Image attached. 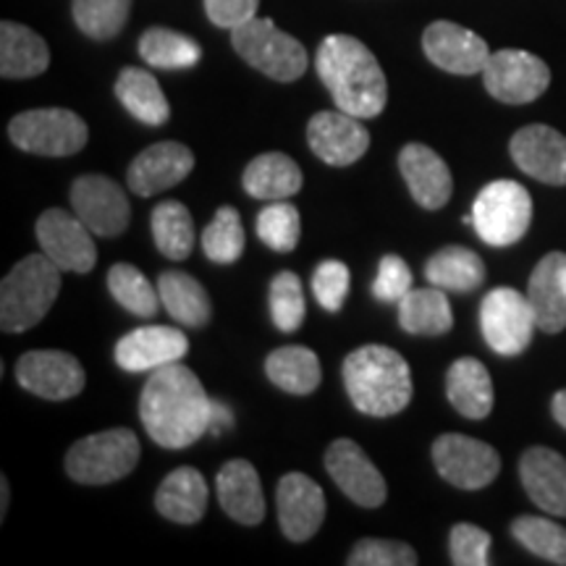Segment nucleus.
<instances>
[{
  "label": "nucleus",
  "mask_w": 566,
  "mask_h": 566,
  "mask_svg": "<svg viewBox=\"0 0 566 566\" xmlns=\"http://www.w3.org/2000/svg\"><path fill=\"white\" fill-rule=\"evenodd\" d=\"M412 283V271L405 260L399 254H386L373 281V296L384 304H399L415 289Z\"/></svg>",
  "instance_id": "obj_46"
},
{
  "label": "nucleus",
  "mask_w": 566,
  "mask_h": 566,
  "mask_svg": "<svg viewBox=\"0 0 566 566\" xmlns=\"http://www.w3.org/2000/svg\"><path fill=\"white\" fill-rule=\"evenodd\" d=\"M71 205L95 237H118L132 221L124 189L101 174L80 176L71 184Z\"/></svg>",
  "instance_id": "obj_14"
},
{
  "label": "nucleus",
  "mask_w": 566,
  "mask_h": 566,
  "mask_svg": "<svg viewBox=\"0 0 566 566\" xmlns=\"http://www.w3.org/2000/svg\"><path fill=\"white\" fill-rule=\"evenodd\" d=\"M218 501L239 525L254 527L265 520V495L258 470L247 459H231L216 475Z\"/></svg>",
  "instance_id": "obj_24"
},
{
  "label": "nucleus",
  "mask_w": 566,
  "mask_h": 566,
  "mask_svg": "<svg viewBox=\"0 0 566 566\" xmlns=\"http://www.w3.org/2000/svg\"><path fill=\"white\" fill-rule=\"evenodd\" d=\"M195 155L181 142H158L132 160L126 184L134 195L153 197L176 187L192 174Z\"/></svg>",
  "instance_id": "obj_20"
},
{
  "label": "nucleus",
  "mask_w": 566,
  "mask_h": 566,
  "mask_svg": "<svg viewBox=\"0 0 566 566\" xmlns=\"http://www.w3.org/2000/svg\"><path fill=\"white\" fill-rule=\"evenodd\" d=\"M352 289V273L342 260H323L313 273L315 300L328 313H338L344 307Z\"/></svg>",
  "instance_id": "obj_44"
},
{
  "label": "nucleus",
  "mask_w": 566,
  "mask_h": 566,
  "mask_svg": "<svg viewBox=\"0 0 566 566\" xmlns=\"http://www.w3.org/2000/svg\"><path fill=\"white\" fill-rule=\"evenodd\" d=\"M0 520H3L6 512H9V501H11V488H9V480L0 478Z\"/></svg>",
  "instance_id": "obj_50"
},
{
  "label": "nucleus",
  "mask_w": 566,
  "mask_h": 566,
  "mask_svg": "<svg viewBox=\"0 0 566 566\" xmlns=\"http://www.w3.org/2000/svg\"><path fill=\"white\" fill-rule=\"evenodd\" d=\"M446 396L467 420H485L495 401L491 373L475 357L457 359L446 373Z\"/></svg>",
  "instance_id": "obj_26"
},
{
  "label": "nucleus",
  "mask_w": 566,
  "mask_h": 566,
  "mask_svg": "<svg viewBox=\"0 0 566 566\" xmlns=\"http://www.w3.org/2000/svg\"><path fill=\"white\" fill-rule=\"evenodd\" d=\"M310 150L328 166L346 168L370 150V132L363 118L344 111H321L307 124Z\"/></svg>",
  "instance_id": "obj_16"
},
{
  "label": "nucleus",
  "mask_w": 566,
  "mask_h": 566,
  "mask_svg": "<svg viewBox=\"0 0 566 566\" xmlns=\"http://www.w3.org/2000/svg\"><path fill=\"white\" fill-rule=\"evenodd\" d=\"M212 399L200 378L181 363L158 367L147 378L139 417L147 436L163 449H187L210 430Z\"/></svg>",
  "instance_id": "obj_1"
},
{
  "label": "nucleus",
  "mask_w": 566,
  "mask_h": 566,
  "mask_svg": "<svg viewBox=\"0 0 566 566\" xmlns=\"http://www.w3.org/2000/svg\"><path fill=\"white\" fill-rule=\"evenodd\" d=\"M158 294L163 307L179 325L187 328H205L212 317L210 296L205 286L189 273L181 271H166L158 279Z\"/></svg>",
  "instance_id": "obj_30"
},
{
  "label": "nucleus",
  "mask_w": 566,
  "mask_h": 566,
  "mask_svg": "<svg viewBox=\"0 0 566 566\" xmlns=\"http://www.w3.org/2000/svg\"><path fill=\"white\" fill-rule=\"evenodd\" d=\"M424 279L430 286L443 289V292H475L485 281V263L478 252L467 247H443L424 265Z\"/></svg>",
  "instance_id": "obj_31"
},
{
  "label": "nucleus",
  "mask_w": 566,
  "mask_h": 566,
  "mask_svg": "<svg viewBox=\"0 0 566 566\" xmlns=\"http://www.w3.org/2000/svg\"><path fill=\"white\" fill-rule=\"evenodd\" d=\"M233 422L231 409L221 405V401H212V415H210V433H221V430H229Z\"/></svg>",
  "instance_id": "obj_48"
},
{
  "label": "nucleus",
  "mask_w": 566,
  "mask_h": 566,
  "mask_svg": "<svg viewBox=\"0 0 566 566\" xmlns=\"http://www.w3.org/2000/svg\"><path fill=\"white\" fill-rule=\"evenodd\" d=\"M208 495L202 472H197L195 467H179L160 483L155 493V509L176 525H195L208 512Z\"/></svg>",
  "instance_id": "obj_28"
},
{
  "label": "nucleus",
  "mask_w": 566,
  "mask_h": 566,
  "mask_svg": "<svg viewBox=\"0 0 566 566\" xmlns=\"http://www.w3.org/2000/svg\"><path fill=\"white\" fill-rule=\"evenodd\" d=\"M325 470L334 483L357 506L378 509L384 506L388 485L380 470L375 467L363 449L349 438H338L325 451Z\"/></svg>",
  "instance_id": "obj_15"
},
{
  "label": "nucleus",
  "mask_w": 566,
  "mask_h": 566,
  "mask_svg": "<svg viewBox=\"0 0 566 566\" xmlns=\"http://www.w3.org/2000/svg\"><path fill=\"white\" fill-rule=\"evenodd\" d=\"M483 82L495 101L527 105L548 90L551 69L535 53L506 48V51L491 53L483 69Z\"/></svg>",
  "instance_id": "obj_10"
},
{
  "label": "nucleus",
  "mask_w": 566,
  "mask_h": 566,
  "mask_svg": "<svg viewBox=\"0 0 566 566\" xmlns=\"http://www.w3.org/2000/svg\"><path fill=\"white\" fill-rule=\"evenodd\" d=\"M189 352V338L171 325H145L116 344V363L126 373H147L181 363Z\"/></svg>",
  "instance_id": "obj_21"
},
{
  "label": "nucleus",
  "mask_w": 566,
  "mask_h": 566,
  "mask_svg": "<svg viewBox=\"0 0 566 566\" xmlns=\"http://www.w3.org/2000/svg\"><path fill=\"white\" fill-rule=\"evenodd\" d=\"M9 137L19 150L45 158H66L80 153L90 139L82 116L66 108H34L11 118Z\"/></svg>",
  "instance_id": "obj_8"
},
{
  "label": "nucleus",
  "mask_w": 566,
  "mask_h": 566,
  "mask_svg": "<svg viewBox=\"0 0 566 566\" xmlns=\"http://www.w3.org/2000/svg\"><path fill=\"white\" fill-rule=\"evenodd\" d=\"M247 237L239 212L233 208H221L216 218L202 231V252L210 263L231 265L244 254Z\"/></svg>",
  "instance_id": "obj_39"
},
{
  "label": "nucleus",
  "mask_w": 566,
  "mask_h": 566,
  "mask_svg": "<svg viewBox=\"0 0 566 566\" xmlns=\"http://www.w3.org/2000/svg\"><path fill=\"white\" fill-rule=\"evenodd\" d=\"M527 300L533 304L537 328L562 334L566 328V254L551 252L530 275Z\"/></svg>",
  "instance_id": "obj_25"
},
{
  "label": "nucleus",
  "mask_w": 566,
  "mask_h": 566,
  "mask_svg": "<svg viewBox=\"0 0 566 566\" xmlns=\"http://www.w3.org/2000/svg\"><path fill=\"white\" fill-rule=\"evenodd\" d=\"M438 475L459 491H480L499 478L501 457L493 446L478 438L446 433L433 443Z\"/></svg>",
  "instance_id": "obj_11"
},
{
  "label": "nucleus",
  "mask_w": 566,
  "mask_h": 566,
  "mask_svg": "<svg viewBox=\"0 0 566 566\" xmlns=\"http://www.w3.org/2000/svg\"><path fill=\"white\" fill-rule=\"evenodd\" d=\"M302 221L300 210L292 202L275 200L265 205L258 216V237L263 239L265 247H271L273 252H294L300 244Z\"/></svg>",
  "instance_id": "obj_41"
},
{
  "label": "nucleus",
  "mask_w": 566,
  "mask_h": 566,
  "mask_svg": "<svg viewBox=\"0 0 566 566\" xmlns=\"http://www.w3.org/2000/svg\"><path fill=\"white\" fill-rule=\"evenodd\" d=\"M108 292L126 313L137 317H155L160 307V294L147 281V275L129 263H116L108 271Z\"/></svg>",
  "instance_id": "obj_37"
},
{
  "label": "nucleus",
  "mask_w": 566,
  "mask_h": 566,
  "mask_svg": "<svg viewBox=\"0 0 566 566\" xmlns=\"http://www.w3.org/2000/svg\"><path fill=\"white\" fill-rule=\"evenodd\" d=\"M451 564L457 566H488L491 564V535L483 527L459 522L449 535Z\"/></svg>",
  "instance_id": "obj_45"
},
{
  "label": "nucleus",
  "mask_w": 566,
  "mask_h": 566,
  "mask_svg": "<svg viewBox=\"0 0 566 566\" xmlns=\"http://www.w3.org/2000/svg\"><path fill=\"white\" fill-rule=\"evenodd\" d=\"M551 412H554L556 422L562 424V428H566V388L554 396V401H551Z\"/></svg>",
  "instance_id": "obj_49"
},
{
  "label": "nucleus",
  "mask_w": 566,
  "mask_h": 566,
  "mask_svg": "<svg viewBox=\"0 0 566 566\" xmlns=\"http://www.w3.org/2000/svg\"><path fill=\"white\" fill-rule=\"evenodd\" d=\"M153 239L168 260H187L195 250V221L187 205L166 200L153 210Z\"/></svg>",
  "instance_id": "obj_36"
},
{
  "label": "nucleus",
  "mask_w": 566,
  "mask_h": 566,
  "mask_svg": "<svg viewBox=\"0 0 566 566\" xmlns=\"http://www.w3.org/2000/svg\"><path fill=\"white\" fill-rule=\"evenodd\" d=\"M132 0H71L76 27L92 40H113L129 21Z\"/></svg>",
  "instance_id": "obj_38"
},
{
  "label": "nucleus",
  "mask_w": 566,
  "mask_h": 566,
  "mask_svg": "<svg viewBox=\"0 0 566 566\" xmlns=\"http://www.w3.org/2000/svg\"><path fill=\"white\" fill-rule=\"evenodd\" d=\"M399 171L405 176L407 189L412 192L415 202L424 210H441L451 200L454 192V179H451L449 166L436 150L428 145L401 147Z\"/></svg>",
  "instance_id": "obj_22"
},
{
  "label": "nucleus",
  "mask_w": 566,
  "mask_h": 566,
  "mask_svg": "<svg viewBox=\"0 0 566 566\" xmlns=\"http://www.w3.org/2000/svg\"><path fill=\"white\" fill-rule=\"evenodd\" d=\"M265 373L271 378V384L283 388L286 394L307 396L321 386V359L313 349L307 346H281L268 354L265 359Z\"/></svg>",
  "instance_id": "obj_34"
},
{
  "label": "nucleus",
  "mask_w": 566,
  "mask_h": 566,
  "mask_svg": "<svg viewBox=\"0 0 566 566\" xmlns=\"http://www.w3.org/2000/svg\"><path fill=\"white\" fill-rule=\"evenodd\" d=\"M116 97L137 122L147 126H163L171 116L163 87L145 69H124L116 80Z\"/></svg>",
  "instance_id": "obj_33"
},
{
  "label": "nucleus",
  "mask_w": 566,
  "mask_h": 566,
  "mask_svg": "<svg viewBox=\"0 0 566 566\" xmlns=\"http://www.w3.org/2000/svg\"><path fill=\"white\" fill-rule=\"evenodd\" d=\"M422 51L430 63L457 76L483 74L491 59L488 42L454 21H433L422 34Z\"/></svg>",
  "instance_id": "obj_17"
},
{
  "label": "nucleus",
  "mask_w": 566,
  "mask_h": 566,
  "mask_svg": "<svg viewBox=\"0 0 566 566\" xmlns=\"http://www.w3.org/2000/svg\"><path fill=\"white\" fill-rule=\"evenodd\" d=\"M139 55L153 69L179 71L195 69L202 61V48L189 34L166 30V27H150L139 38Z\"/></svg>",
  "instance_id": "obj_35"
},
{
  "label": "nucleus",
  "mask_w": 566,
  "mask_h": 566,
  "mask_svg": "<svg viewBox=\"0 0 566 566\" xmlns=\"http://www.w3.org/2000/svg\"><path fill=\"white\" fill-rule=\"evenodd\" d=\"M512 535L530 554L546 558L551 564L566 566V527L546 516H520L514 520Z\"/></svg>",
  "instance_id": "obj_40"
},
{
  "label": "nucleus",
  "mask_w": 566,
  "mask_h": 566,
  "mask_svg": "<svg viewBox=\"0 0 566 566\" xmlns=\"http://www.w3.org/2000/svg\"><path fill=\"white\" fill-rule=\"evenodd\" d=\"M399 325L412 336H443L454 328L449 296L443 289H412L399 302Z\"/></svg>",
  "instance_id": "obj_32"
},
{
  "label": "nucleus",
  "mask_w": 566,
  "mask_h": 566,
  "mask_svg": "<svg viewBox=\"0 0 566 566\" xmlns=\"http://www.w3.org/2000/svg\"><path fill=\"white\" fill-rule=\"evenodd\" d=\"M268 302H271L273 325L281 331V334H294V331L304 323V317H307L302 281L300 275L292 271H283L275 275L271 283V294H268Z\"/></svg>",
  "instance_id": "obj_42"
},
{
  "label": "nucleus",
  "mask_w": 566,
  "mask_h": 566,
  "mask_svg": "<svg viewBox=\"0 0 566 566\" xmlns=\"http://www.w3.org/2000/svg\"><path fill=\"white\" fill-rule=\"evenodd\" d=\"M51 66L48 42L17 21L0 24V76L3 80H32Z\"/></svg>",
  "instance_id": "obj_27"
},
{
  "label": "nucleus",
  "mask_w": 566,
  "mask_h": 566,
  "mask_svg": "<svg viewBox=\"0 0 566 566\" xmlns=\"http://www.w3.org/2000/svg\"><path fill=\"white\" fill-rule=\"evenodd\" d=\"M142 446L129 428H111L76 441L66 454V475L80 485H108L132 475Z\"/></svg>",
  "instance_id": "obj_5"
},
{
  "label": "nucleus",
  "mask_w": 566,
  "mask_h": 566,
  "mask_svg": "<svg viewBox=\"0 0 566 566\" xmlns=\"http://www.w3.org/2000/svg\"><path fill=\"white\" fill-rule=\"evenodd\" d=\"M344 386L363 415L394 417L412 401V370L396 349L367 344L344 359Z\"/></svg>",
  "instance_id": "obj_3"
},
{
  "label": "nucleus",
  "mask_w": 566,
  "mask_h": 566,
  "mask_svg": "<svg viewBox=\"0 0 566 566\" xmlns=\"http://www.w3.org/2000/svg\"><path fill=\"white\" fill-rule=\"evenodd\" d=\"M315 69L338 111L357 118H375L384 113L388 82L365 42L352 34H328L317 48Z\"/></svg>",
  "instance_id": "obj_2"
},
{
  "label": "nucleus",
  "mask_w": 566,
  "mask_h": 566,
  "mask_svg": "<svg viewBox=\"0 0 566 566\" xmlns=\"http://www.w3.org/2000/svg\"><path fill=\"white\" fill-rule=\"evenodd\" d=\"M260 0H205V13L221 30H237L258 17Z\"/></svg>",
  "instance_id": "obj_47"
},
{
  "label": "nucleus",
  "mask_w": 566,
  "mask_h": 566,
  "mask_svg": "<svg viewBox=\"0 0 566 566\" xmlns=\"http://www.w3.org/2000/svg\"><path fill=\"white\" fill-rule=\"evenodd\" d=\"M17 380L24 391L48 401H66L84 391L87 375L74 354L59 349L27 352L17 363Z\"/></svg>",
  "instance_id": "obj_13"
},
{
  "label": "nucleus",
  "mask_w": 566,
  "mask_h": 566,
  "mask_svg": "<svg viewBox=\"0 0 566 566\" xmlns=\"http://www.w3.org/2000/svg\"><path fill=\"white\" fill-rule=\"evenodd\" d=\"M533 221V197L522 184L499 179L480 189L472 205V226L491 247L516 244Z\"/></svg>",
  "instance_id": "obj_7"
},
{
  "label": "nucleus",
  "mask_w": 566,
  "mask_h": 566,
  "mask_svg": "<svg viewBox=\"0 0 566 566\" xmlns=\"http://www.w3.org/2000/svg\"><path fill=\"white\" fill-rule=\"evenodd\" d=\"M231 45L252 69L275 82H296L307 71V51L302 42L281 32L271 19L254 17L231 30Z\"/></svg>",
  "instance_id": "obj_6"
},
{
  "label": "nucleus",
  "mask_w": 566,
  "mask_h": 566,
  "mask_svg": "<svg viewBox=\"0 0 566 566\" xmlns=\"http://www.w3.org/2000/svg\"><path fill=\"white\" fill-rule=\"evenodd\" d=\"M279 525L292 543H307L317 535L325 522V493L323 488L304 472H289L281 478L275 491Z\"/></svg>",
  "instance_id": "obj_18"
},
{
  "label": "nucleus",
  "mask_w": 566,
  "mask_h": 566,
  "mask_svg": "<svg viewBox=\"0 0 566 566\" xmlns=\"http://www.w3.org/2000/svg\"><path fill=\"white\" fill-rule=\"evenodd\" d=\"M537 328L533 304L527 294L516 289L501 286L485 294L480 304V331H483L485 344L501 357H516L533 342Z\"/></svg>",
  "instance_id": "obj_9"
},
{
  "label": "nucleus",
  "mask_w": 566,
  "mask_h": 566,
  "mask_svg": "<svg viewBox=\"0 0 566 566\" xmlns=\"http://www.w3.org/2000/svg\"><path fill=\"white\" fill-rule=\"evenodd\" d=\"M242 184L254 200H286L302 189V171L289 155L263 153L244 168Z\"/></svg>",
  "instance_id": "obj_29"
},
{
  "label": "nucleus",
  "mask_w": 566,
  "mask_h": 566,
  "mask_svg": "<svg viewBox=\"0 0 566 566\" xmlns=\"http://www.w3.org/2000/svg\"><path fill=\"white\" fill-rule=\"evenodd\" d=\"M520 171L554 187H566V137L546 124H530L509 142Z\"/></svg>",
  "instance_id": "obj_19"
},
{
  "label": "nucleus",
  "mask_w": 566,
  "mask_h": 566,
  "mask_svg": "<svg viewBox=\"0 0 566 566\" xmlns=\"http://www.w3.org/2000/svg\"><path fill=\"white\" fill-rule=\"evenodd\" d=\"M415 548L399 541H386V537H365L352 548L346 564L349 566H415Z\"/></svg>",
  "instance_id": "obj_43"
},
{
  "label": "nucleus",
  "mask_w": 566,
  "mask_h": 566,
  "mask_svg": "<svg viewBox=\"0 0 566 566\" xmlns=\"http://www.w3.org/2000/svg\"><path fill=\"white\" fill-rule=\"evenodd\" d=\"M38 242L61 271L90 273L97 263L95 233L76 212L71 216L59 208L42 212L38 218Z\"/></svg>",
  "instance_id": "obj_12"
},
{
  "label": "nucleus",
  "mask_w": 566,
  "mask_h": 566,
  "mask_svg": "<svg viewBox=\"0 0 566 566\" xmlns=\"http://www.w3.org/2000/svg\"><path fill=\"white\" fill-rule=\"evenodd\" d=\"M520 478L530 501L546 514L566 516V459L546 446H533L520 459Z\"/></svg>",
  "instance_id": "obj_23"
},
{
  "label": "nucleus",
  "mask_w": 566,
  "mask_h": 566,
  "mask_svg": "<svg viewBox=\"0 0 566 566\" xmlns=\"http://www.w3.org/2000/svg\"><path fill=\"white\" fill-rule=\"evenodd\" d=\"M61 292V268L42 254H30L0 283V328L24 334L51 313Z\"/></svg>",
  "instance_id": "obj_4"
}]
</instances>
